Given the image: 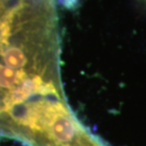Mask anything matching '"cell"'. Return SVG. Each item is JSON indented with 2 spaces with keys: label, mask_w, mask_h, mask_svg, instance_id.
<instances>
[{
  "label": "cell",
  "mask_w": 146,
  "mask_h": 146,
  "mask_svg": "<svg viewBox=\"0 0 146 146\" xmlns=\"http://www.w3.org/2000/svg\"><path fill=\"white\" fill-rule=\"evenodd\" d=\"M55 0H0V92L60 97Z\"/></svg>",
  "instance_id": "6da1fadb"
}]
</instances>
